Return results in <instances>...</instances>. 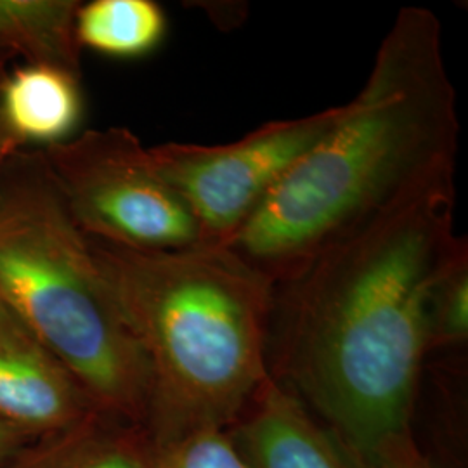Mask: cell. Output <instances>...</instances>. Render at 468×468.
<instances>
[{"instance_id":"obj_18","label":"cell","mask_w":468,"mask_h":468,"mask_svg":"<svg viewBox=\"0 0 468 468\" xmlns=\"http://www.w3.org/2000/svg\"><path fill=\"white\" fill-rule=\"evenodd\" d=\"M9 59H13V58L0 48V79L5 75V63H7Z\"/></svg>"},{"instance_id":"obj_14","label":"cell","mask_w":468,"mask_h":468,"mask_svg":"<svg viewBox=\"0 0 468 468\" xmlns=\"http://www.w3.org/2000/svg\"><path fill=\"white\" fill-rule=\"evenodd\" d=\"M150 442L153 468H250L229 431L208 429Z\"/></svg>"},{"instance_id":"obj_8","label":"cell","mask_w":468,"mask_h":468,"mask_svg":"<svg viewBox=\"0 0 468 468\" xmlns=\"http://www.w3.org/2000/svg\"><path fill=\"white\" fill-rule=\"evenodd\" d=\"M228 431L250 468H363L301 398L272 377Z\"/></svg>"},{"instance_id":"obj_5","label":"cell","mask_w":468,"mask_h":468,"mask_svg":"<svg viewBox=\"0 0 468 468\" xmlns=\"http://www.w3.org/2000/svg\"><path fill=\"white\" fill-rule=\"evenodd\" d=\"M40 154L68 214L87 238L129 250L200 247L193 214L133 131L90 129Z\"/></svg>"},{"instance_id":"obj_12","label":"cell","mask_w":468,"mask_h":468,"mask_svg":"<svg viewBox=\"0 0 468 468\" xmlns=\"http://www.w3.org/2000/svg\"><path fill=\"white\" fill-rule=\"evenodd\" d=\"M75 34L82 49L108 58L148 56L167 35V15L153 0H92L79 5Z\"/></svg>"},{"instance_id":"obj_1","label":"cell","mask_w":468,"mask_h":468,"mask_svg":"<svg viewBox=\"0 0 468 468\" xmlns=\"http://www.w3.org/2000/svg\"><path fill=\"white\" fill-rule=\"evenodd\" d=\"M454 168L417 186L276 286L269 373L361 460L410 429L429 354V295L467 239Z\"/></svg>"},{"instance_id":"obj_10","label":"cell","mask_w":468,"mask_h":468,"mask_svg":"<svg viewBox=\"0 0 468 468\" xmlns=\"http://www.w3.org/2000/svg\"><path fill=\"white\" fill-rule=\"evenodd\" d=\"M2 468H153L150 437L98 411L35 439Z\"/></svg>"},{"instance_id":"obj_17","label":"cell","mask_w":468,"mask_h":468,"mask_svg":"<svg viewBox=\"0 0 468 468\" xmlns=\"http://www.w3.org/2000/svg\"><path fill=\"white\" fill-rule=\"evenodd\" d=\"M17 151H21V144L17 143L16 137L9 131L5 120L0 113V176H2L4 167L7 165V162L16 154Z\"/></svg>"},{"instance_id":"obj_16","label":"cell","mask_w":468,"mask_h":468,"mask_svg":"<svg viewBox=\"0 0 468 468\" xmlns=\"http://www.w3.org/2000/svg\"><path fill=\"white\" fill-rule=\"evenodd\" d=\"M32 441L35 439L0 423V468L9 463L17 452H21L25 446H28Z\"/></svg>"},{"instance_id":"obj_11","label":"cell","mask_w":468,"mask_h":468,"mask_svg":"<svg viewBox=\"0 0 468 468\" xmlns=\"http://www.w3.org/2000/svg\"><path fill=\"white\" fill-rule=\"evenodd\" d=\"M75 0H0V48L23 65L65 69L82 77L75 34Z\"/></svg>"},{"instance_id":"obj_2","label":"cell","mask_w":468,"mask_h":468,"mask_svg":"<svg viewBox=\"0 0 468 468\" xmlns=\"http://www.w3.org/2000/svg\"><path fill=\"white\" fill-rule=\"evenodd\" d=\"M458 134L439 19L404 7L365 87L226 249L274 286L288 283L406 193L454 168Z\"/></svg>"},{"instance_id":"obj_7","label":"cell","mask_w":468,"mask_h":468,"mask_svg":"<svg viewBox=\"0 0 468 468\" xmlns=\"http://www.w3.org/2000/svg\"><path fill=\"white\" fill-rule=\"evenodd\" d=\"M98 411L73 373L0 302V423L38 439Z\"/></svg>"},{"instance_id":"obj_9","label":"cell","mask_w":468,"mask_h":468,"mask_svg":"<svg viewBox=\"0 0 468 468\" xmlns=\"http://www.w3.org/2000/svg\"><path fill=\"white\" fill-rule=\"evenodd\" d=\"M80 79L65 69L21 65L0 80V113L23 146L49 148L75 135L84 117Z\"/></svg>"},{"instance_id":"obj_4","label":"cell","mask_w":468,"mask_h":468,"mask_svg":"<svg viewBox=\"0 0 468 468\" xmlns=\"http://www.w3.org/2000/svg\"><path fill=\"white\" fill-rule=\"evenodd\" d=\"M0 302L112 419L144 429L150 369L40 153L0 176Z\"/></svg>"},{"instance_id":"obj_6","label":"cell","mask_w":468,"mask_h":468,"mask_svg":"<svg viewBox=\"0 0 468 468\" xmlns=\"http://www.w3.org/2000/svg\"><path fill=\"white\" fill-rule=\"evenodd\" d=\"M342 115L332 106L307 117L274 120L216 146L165 143L151 162L183 198L200 231V247L226 249L305 151Z\"/></svg>"},{"instance_id":"obj_15","label":"cell","mask_w":468,"mask_h":468,"mask_svg":"<svg viewBox=\"0 0 468 468\" xmlns=\"http://www.w3.org/2000/svg\"><path fill=\"white\" fill-rule=\"evenodd\" d=\"M359 462L363 468H434L420 452L410 429L385 437Z\"/></svg>"},{"instance_id":"obj_13","label":"cell","mask_w":468,"mask_h":468,"mask_svg":"<svg viewBox=\"0 0 468 468\" xmlns=\"http://www.w3.org/2000/svg\"><path fill=\"white\" fill-rule=\"evenodd\" d=\"M429 351L462 346L468 336V245L454 251L429 295Z\"/></svg>"},{"instance_id":"obj_3","label":"cell","mask_w":468,"mask_h":468,"mask_svg":"<svg viewBox=\"0 0 468 468\" xmlns=\"http://www.w3.org/2000/svg\"><path fill=\"white\" fill-rule=\"evenodd\" d=\"M89 245L148 363L151 441L231 429L271 378L276 286L220 247Z\"/></svg>"}]
</instances>
